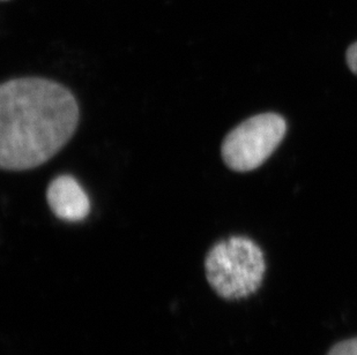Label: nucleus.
Wrapping results in <instances>:
<instances>
[{
  "mask_svg": "<svg viewBox=\"0 0 357 355\" xmlns=\"http://www.w3.org/2000/svg\"><path fill=\"white\" fill-rule=\"evenodd\" d=\"M286 131V120L279 114L261 113L249 118L230 131L223 140V161L233 171L256 170L279 147Z\"/></svg>",
  "mask_w": 357,
  "mask_h": 355,
  "instance_id": "nucleus-3",
  "label": "nucleus"
},
{
  "mask_svg": "<svg viewBox=\"0 0 357 355\" xmlns=\"http://www.w3.org/2000/svg\"><path fill=\"white\" fill-rule=\"evenodd\" d=\"M47 201L51 212L61 221H84L91 212V202L86 191L72 175H59L51 181Z\"/></svg>",
  "mask_w": 357,
  "mask_h": 355,
  "instance_id": "nucleus-4",
  "label": "nucleus"
},
{
  "mask_svg": "<svg viewBox=\"0 0 357 355\" xmlns=\"http://www.w3.org/2000/svg\"><path fill=\"white\" fill-rule=\"evenodd\" d=\"M3 1H6V0H3Z\"/></svg>",
  "mask_w": 357,
  "mask_h": 355,
  "instance_id": "nucleus-7",
  "label": "nucleus"
},
{
  "mask_svg": "<svg viewBox=\"0 0 357 355\" xmlns=\"http://www.w3.org/2000/svg\"><path fill=\"white\" fill-rule=\"evenodd\" d=\"M346 57H347V64L351 71L357 75V42L348 47Z\"/></svg>",
  "mask_w": 357,
  "mask_h": 355,
  "instance_id": "nucleus-6",
  "label": "nucleus"
},
{
  "mask_svg": "<svg viewBox=\"0 0 357 355\" xmlns=\"http://www.w3.org/2000/svg\"><path fill=\"white\" fill-rule=\"evenodd\" d=\"M266 271L265 255L256 242L243 235L220 240L205 258V274L216 294L236 301L255 294Z\"/></svg>",
  "mask_w": 357,
  "mask_h": 355,
  "instance_id": "nucleus-2",
  "label": "nucleus"
},
{
  "mask_svg": "<svg viewBox=\"0 0 357 355\" xmlns=\"http://www.w3.org/2000/svg\"><path fill=\"white\" fill-rule=\"evenodd\" d=\"M79 106L68 88L42 77H20L0 87V166L38 168L73 136Z\"/></svg>",
  "mask_w": 357,
  "mask_h": 355,
  "instance_id": "nucleus-1",
  "label": "nucleus"
},
{
  "mask_svg": "<svg viewBox=\"0 0 357 355\" xmlns=\"http://www.w3.org/2000/svg\"><path fill=\"white\" fill-rule=\"evenodd\" d=\"M327 355H357V338L348 339L337 342L330 349Z\"/></svg>",
  "mask_w": 357,
  "mask_h": 355,
  "instance_id": "nucleus-5",
  "label": "nucleus"
}]
</instances>
